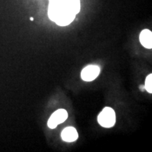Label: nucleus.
<instances>
[{"label": "nucleus", "mask_w": 152, "mask_h": 152, "mask_svg": "<svg viewBox=\"0 0 152 152\" xmlns=\"http://www.w3.org/2000/svg\"><path fill=\"white\" fill-rule=\"evenodd\" d=\"M48 16L58 26L71 24L80 10V0H49Z\"/></svg>", "instance_id": "obj_1"}, {"label": "nucleus", "mask_w": 152, "mask_h": 152, "mask_svg": "<svg viewBox=\"0 0 152 152\" xmlns=\"http://www.w3.org/2000/svg\"><path fill=\"white\" fill-rule=\"evenodd\" d=\"M115 111L110 107H105L98 115V122L104 128H111L115 123Z\"/></svg>", "instance_id": "obj_2"}, {"label": "nucleus", "mask_w": 152, "mask_h": 152, "mask_svg": "<svg viewBox=\"0 0 152 152\" xmlns=\"http://www.w3.org/2000/svg\"><path fill=\"white\" fill-rule=\"evenodd\" d=\"M68 118V113L65 109H58L54 112L49 118L48 123V127L51 129H54L57 125L64 123Z\"/></svg>", "instance_id": "obj_3"}, {"label": "nucleus", "mask_w": 152, "mask_h": 152, "mask_svg": "<svg viewBox=\"0 0 152 152\" xmlns=\"http://www.w3.org/2000/svg\"><path fill=\"white\" fill-rule=\"evenodd\" d=\"M100 73V68L97 66L90 65L85 67L81 72V78L84 81L91 82L98 77Z\"/></svg>", "instance_id": "obj_4"}, {"label": "nucleus", "mask_w": 152, "mask_h": 152, "mask_svg": "<svg viewBox=\"0 0 152 152\" xmlns=\"http://www.w3.org/2000/svg\"><path fill=\"white\" fill-rule=\"evenodd\" d=\"M61 137L64 141L67 142H73L78 138L77 130L73 127H67L62 131Z\"/></svg>", "instance_id": "obj_5"}, {"label": "nucleus", "mask_w": 152, "mask_h": 152, "mask_svg": "<svg viewBox=\"0 0 152 152\" xmlns=\"http://www.w3.org/2000/svg\"><path fill=\"white\" fill-rule=\"evenodd\" d=\"M140 41L142 45L147 49L152 48V33L149 30L145 29L141 32Z\"/></svg>", "instance_id": "obj_6"}, {"label": "nucleus", "mask_w": 152, "mask_h": 152, "mask_svg": "<svg viewBox=\"0 0 152 152\" xmlns=\"http://www.w3.org/2000/svg\"><path fill=\"white\" fill-rule=\"evenodd\" d=\"M144 89L147 91L148 92L151 94L152 93V75L150 74L147 77L145 80V85H144Z\"/></svg>", "instance_id": "obj_7"}, {"label": "nucleus", "mask_w": 152, "mask_h": 152, "mask_svg": "<svg viewBox=\"0 0 152 152\" xmlns=\"http://www.w3.org/2000/svg\"><path fill=\"white\" fill-rule=\"evenodd\" d=\"M30 20H33V18H30Z\"/></svg>", "instance_id": "obj_8"}]
</instances>
